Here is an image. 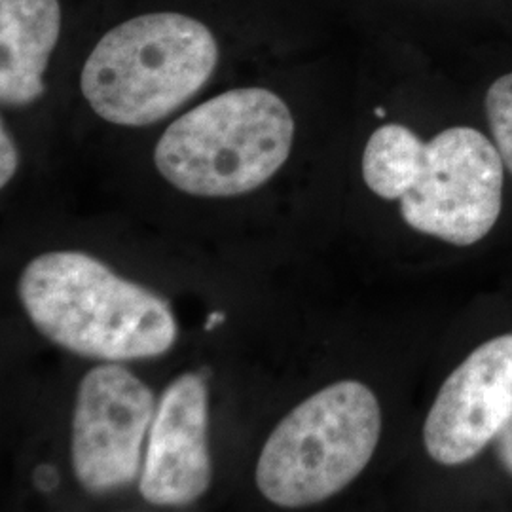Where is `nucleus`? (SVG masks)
<instances>
[{
	"mask_svg": "<svg viewBox=\"0 0 512 512\" xmlns=\"http://www.w3.org/2000/svg\"><path fill=\"white\" fill-rule=\"evenodd\" d=\"M19 300L50 342L109 363L160 357L177 342V321L162 296L122 279L80 251H52L21 272Z\"/></svg>",
	"mask_w": 512,
	"mask_h": 512,
	"instance_id": "1",
	"label": "nucleus"
},
{
	"mask_svg": "<svg viewBox=\"0 0 512 512\" xmlns=\"http://www.w3.org/2000/svg\"><path fill=\"white\" fill-rule=\"evenodd\" d=\"M219 63V44L202 21L145 14L110 29L86 59L80 90L93 112L116 126H150L202 90Z\"/></svg>",
	"mask_w": 512,
	"mask_h": 512,
	"instance_id": "2",
	"label": "nucleus"
},
{
	"mask_svg": "<svg viewBox=\"0 0 512 512\" xmlns=\"http://www.w3.org/2000/svg\"><path fill=\"white\" fill-rule=\"evenodd\" d=\"M294 120L264 88H241L188 110L165 129L154 164L167 183L200 198H232L268 183L287 162Z\"/></svg>",
	"mask_w": 512,
	"mask_h": 512,
	"instance_id": "3",
	"label": "nucleus"
},
{
	"mask_svg": "<svg viewBox=\"0 0 512 512\" xmlns=\"http://www.w3.org/2000/svg\"><path fill=\"white\" fill-rule=\"evenodd\" d=\"M380 433L376 395L355 380L336 382L298 404L275 427L258 458L256 486L285 509L321 503L365 471Z\"/></svg>",
	"mask_w": 512,
	"mask_h": 512,
	"instance_id": "4",
	"label": "nucleus"
},
{
	"mask_svg": "<svg viewBox=\"0 0 512 512\" xmlns=\"http://www.w3.org/2000/svg\"><path fill=\"white\" fill-rule=\"evenodd\" d=\"M505 164L478 129H444L421 152L401 202L404 222L425 236L469 247L486 238L501 213Z\"/></svg>",
	"mask_w": 512,
	"mask_h": 512,
	"instance_id": "5",
	"label": "nucleus"
},
{
	"mask_svg": "<svg viewBox=\"0 0 512 512\" xmlns=\"http://www.w3.org/2000/svg\"><path fill=\"white\" fill-rule=\"evenodd\" d=\"M154 416V393L128 368H92L74 406L71 456L80 486L109 494L131 484L141 471L143 440Z\"/></svg>",
	"mask_w": 512,
	"mask_h": 512,
	"instance_id": "6",
	"label": "nucleus"
},
{
	"mask_svg": "<svg viewBox=\"0 0 512 512\" xmlns=\"http://www.w3.org/2000/svg\"><path fill=\"white\" fill-rule=\"evenodd\" d=\"M512 420V334L476 348L446 378L423 425L425 450L440 465L475 459Z\"/></svg>",
	"mask_w": 512,
	"mask_h": 512,
	"instance_id": "7",
	"label": "nucleus"
},
{
	"mask_svg": "<svg viewBox=\"0 0 512 512\" xmlns=\"http://www.w3.org/2000/svg\"><path fill=\"white\" fill-rule=\"evenodd\" d=\"M209 395L202 374L186 372L167 389L150 425L139 492L150 505L184 507L211 486Z\"/></svg>",
	"mask_w": 512,
	"mask_h": 512,
	"instance_id": "8",
	"label": "nucleus"
},
{
	"mask_svg": "<svg viewBox=\"0 0 512 512\" xmlns=\"http://www.w3.org/2000/svg\"><path fill=\"white\" fill-rule=\"evenodd\" d=\"M59 33V0H0V101L4 107H27L44 95V73Z\"/></svg>",
	"mask_w": 512,
	"mask_h": 512,
	"instance_id": "9",
	"label": "nucleus"
},
{
	"mask_svg": "<svg viewBox=\"0 0 512 512\" xmlns=\"http://www.w3.org/2000/svg\"><path fill=\"white\" fill-rule=\"evenodd\" d=\"M423 147L420 137L401 124L376 129L363 154L366 186L384 200H401L418 173Z\"/></svg>",
	"mask_w": 512,
	"mask_h": 512,
	"instance_id": "10",
	"label": "nucleus"
},
{
	"mask_svg": "<svg viewBox=\"0 0 512 512\" xmlns=\"http://www.w3.org/2000/svg\"><path fill=\"white\" fill-rule=\"evenodd\" d=\"M484 105L495 147L512 173V73L495 80L486 93Z\"/></svg>",
	"mask_w": 512,
	"mask_h": 512,
	"instance_id": "11",
	"label": "nucleus"
},
{
	"mask_svg": "<svg viewBox=\"0 0 512 512\" xmlns=\"http://www.w3.org/2000/svg\"><path fill=\"white\" fill-rule=\"evenodd\" d=\"M0 147H2V152H0V186H6L18 171L19 152L4 122H2V128H0Z\"/></svg>",
	"mask_w": 512,
	"mask_h": 512,
	"instance_id": "12",
	"label": "nucleus"
},
{
	"mask_svg": "<svg viewBox=\"0 0 512 512\" xmlns=\"http://www.w3.org/2000/svg\"><path fill=\"white\" fill-rule=\"evenodd\" d=\"M495 442H497V454L501 458V463L505 465V469L512 475V420L497 435Z\"/></svg>",
	"mask_w": 512,
	"mask_h": 512,
	"instance_id": "13",
	"label": "nucleus"
},
{
	"mask_svg": "<svg viewBox=\"0 0 512 512\" xmlns=\"http://www.w3.org/2000/svg\"><path fill=\"white\" fill-rule=\"evenodd\" d=\"M59 484V475L52 465H40L35 471V486L40 492H52Z\"/></svg>",
	"mask_w": 512,
	"mask_h": 512,
	"instance_id": "14",
	"label": "nucleus"
},
{
	"mask_svg": "<svg viewBox=\"0 0 512 512\" xmlns=\"http://www.w3.org/2000/svg\"><path fill=\"white\" fill-rule=\"evenodd\" d=\"M224 321V313H220V311H215V313H211L209 315V319H207V325H205V330H213L217 325H220Z\"/></svg>",
	"mask_w": 512,
	"mask_h": 512,
	"instance_id": "15",
	"label": "nucleus"
}]
</instances>
